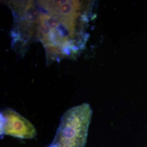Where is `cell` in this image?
Instances as JSON below:
<instances>
[{"label":"cell","mask_w":147,"mask_h":147,"mask_svg":"<svg viewBox=\"0 0 147 147\" xmlns=\"http://www.w3.org/2000/svg\"><path fill=\"white\" fill-rule=\"evenodd\" d=\"M36 36L45 50L47 63L76 58L85 46L89 7L79 1H38Z\"/></svg>","instance_id":"obj_1"},{"label":"cell","mask_w":147,"mask_h":147,"mask_svg":"<svg viewBox=\"0 0 147 147\" xmlns=\"http://www.w3.org/2000/svg\"><path fill=\"white\" fill-rule=\"evenodd\" d=\"M92 110L84 103L67 111L61 118L54 139L49 147H84Z\"/></svg>","instance_id":"obj_2"},{"label":"cell","mask_w":147,"mask_h":147,"mask_svg":"<svg viewBox=\"0 0 147 147\" xmlns=\"http://www.w3.org/2000/svg\"><path fill=\"white\" fill-rule=\"evenodd\" d=\"M14 16L11 31V45L16 50L24 53L29 43L36 36L38 8L32 1L7 2Z\"/></svg>","instance_id":"obj_3"},{"label":"cell","mask_w":147,"mask_h":147,"mask_svg":"<svg viewBox=\"0 0 147 147\" xmlns=\"http://www.w3.org/2000/svg\"><path fill=\"white\" fill-rule=\"evenodd\" d=\"M1 135H9L22 139H32L37 136L34 125L25 117L11 108L1 112Z\"/></svg>","instance_id":"obj_4"}]
</instances>
